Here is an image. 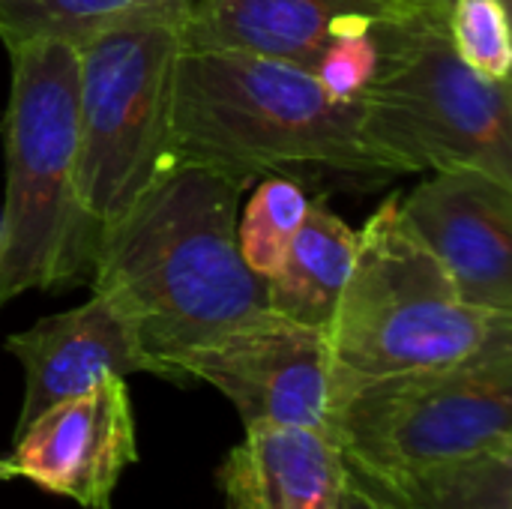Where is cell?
Wrapping results in <instances>:
<instances>
[{"instance_id":"cell-5","label":"cell","mask_w":512,"mask_h":509,"mask_svg":"<svg viewBox=\"0 0 512 509\" xmlns=\"http://www.w3.org/2000/svg\"><path fill=\"white\" fill-rule=\"evenodd\" d=\"M333 378L441 369L512 339V315L465 303L387 198L357 231V255L327 330Z\"/></svg>"},{"instance_id":"cell-7","label":"cell","mask_w":512,"mask_h":509,"mask_svg":"<svg viewBox=\"0 0 512 509\" xmlns=\"http://www.w3.org/2000/svg\"><path fill=\"white\" fill-rule=\"evenodd\" d=\"M177 24L102 33L78 54V189L96 234L174 165Z\"/></svg>"},{"instance_id":"cell-22","label":"cell","mask_w":512,"mask_h":509,"mask_svg":"<svg viewBox=\"0 0 512 509\" xmlns=\"http://www.w3.org/2000/svg\"><path fill=\"white\" fill-rule=\"evenodd\" d=\"M507 3H510V0H507Z\"/></svg>"},{"instance_id":"cell-4","label":"cell","mask_w":512,"mask_h":509,"mask_svg":"<svg viewBox=\"0 0 512 509\" xmlns=\"http://www.w3.org/2000/svg\"><path fill=\"white\" fill-rule=\"evenodd\" d=\"M375 33L381 60L360 93L366 150L393 177L474 168L512 186L510 81H489L456 54L447 6Z\"/></svg>"},{"instance_id":"cell-18","label":"cell","mask_w":512,"mask_h":509,"mask_svg":"<svg viewBox=\"0 0 512 509\" xmlns=\"http://www.w3.org/2000/svg\"><path fill=\"white\" fill-rule=\"evenodd\" d=\"M447 30L456 54L489 81H510V3L507 0H450Z\"/></svg>"},{"instance_id":"cell-10","label":"cell","mask_w":512,"mask_h":509,"mask_svg":"<svg viewBox=\"0 0 512 509\" xmlns=\"http://www.w3.org/2000/svg\"><path fill=\"white\" fill-rule=\"evenodd\" d=\"M138 459L126 378H105L63 399L12 435L9 465L48 495L87 509H111L114 489Z\"/></svg>"},{"instance_id":"cell-11","label":"cell","mask_w":512,"mask_h":509,"mask_svg":"<svg viewBox=\"0 0 512 509\" xmlns=\"http://www.w3.org/2000/svg\"><path fill=\"white\" fill-rule=\"evenodd\" d=\"M3 348L24 369V399L15 432L51 405L81 396L105 378L153 375L177 387L192 384L183 372L156 360L144 348L132 318L96 291L87 303L6 336Z\"/></svg>"},{"instance_id":"cell-2","label":"cell","mask_w":512,"mask_h":509,"mask_svg":"<svg viewBox=\"0 0 512 509\" xmlns=\"http://www.w3.org/2000/svg\"><path fill=\"white\" fill-rule=\"evenodd\" d=\"M174 162L255 180L315 165L366 183L393 177L360 138V99L339 102L291 63L183 48L174 75Z\"/></svg>"},{"instance_id":"cell-16","label":"cell","mask_w":512,"mask_h":509,"mask_svg":"<svg viewBox=\"0 0 512 509\" xmlns=\"http://www.w3.org/2000/svg\"><path fill=\"white\" fill-rule=\"evenodd\" d=\"M345 474L390 509H512V456H480L396 480Z\"/></svg>"},{"instance_id":"cell-15","label":"cell","mask_w":512,"mask_h":509,"mask_svg":"<svg viewBox=\"0 0 512 509\" xmlns=\"http://www.w3.org/2000/svg\"><path fill=\"white\" fill-rule=\"evenodd\" d=\"M192 9L195 0H0V42L6 51L33 42L81 48L123 27H183Z\"/></svg>"},{"instance_id":"cell-21","label":"cell","mask_w":512,"mask_h":509,"mask_svg":"<svg viewBox=\"0 0 512 509\" xmlns=\"http://www.w3.org/2000/svg\"><path fill=\"white\" fill-rule=\"evenodd\" d=\"M6 480H15V471L6 459H0V483H6Z\"/></svg>"},{"instance_id":"cell-13","label":"cell","mask_w":512,"mask_h":509,"mask_svg":"<svg viewBox=\"0 0 512 509\" xmlns=\"http://www.w3.org/2000/svg\"><path fill=\"white\" fill-rule=\"evenodd\" d=\"M225 509H342L345 462L330 435L300 426H243L219 465Z\"/></svg>"},{"instance_id":"cell-9","label":"cell","mask_w":512,"mask_h":509,"mask_svg":"<svg viewBox=\"0 0 512 509\" xmlns=\"http://www.w3.org/2000/svg\"><path fill=\"white\" fill-rule=\"evenodd\" d=\"M399 216L465 303L512 315L510 183L474 168L435 171L399 198Z\"/></svg>"},{"instance_id":"cell-14","label":"cell","mask_w":512,"mask_h":509,"mask_svg":"<svg viewBox=\"0 0 512 509\" xmlns=\"http://www.w3.org/2000/svg\"><path fill=\"white\" fill-rule=\"evenodd\" d=\"M357 255V231L339 219L327 201H309V213L273 279H267L270 312L330 330L339 297Z\"/></svg>"},{"instance_id":"cell-6","label":"cell","mask_w":512,"mask_h":509,"mask_svg":"<svg viewBox=\"0 0 512 509\" xmlns=\"http://www.w3.org/2000/svg\"><path fill=\"white\" fill-rule=\"evenodd\" d=\"M330 438L345 468L369 480L512 456V339L441 369L333 378Z\"/></svg>"},{"instance_id":"cell-8","label":"cell","mask_w":512,"mask_h":509,"mask_svg":"<svg viewBox=\"0 0 512 509\" xmlns=\"http://www.w3.org/2000/svg\"><path fill=\"white\" fill-rule=\"evenodd\" d=\"M189 381L216 387L243 426L273 423L330 435L333 354L324 330L264 312L177 357Z\"/></svg>"},{"instance_id":"cell-17","label":"cell","mask_w":512,"mask_h":509,"mask_svg":"<svg viewBox=\"0 0 512 509\" xmlns=\"http://www.w3.org/2000/svg\"><path fill=\"white\" fill-rule=\"evenodd\" d=\"M306 213L309 198L303 186L288 177H267L252 192L243 219H237V246L258 279L267 282L276 276Z\"/></svg>"},{"instance_id":"cell-12","label":"cell","mask_w":512,"mask_h":509,"mask_svg":"<svg viewBox=\"0 0 512 509\" xmlns=\"http://www.w3.org/2000/svg\"><path fill=\"white\" fill-rule=\"evenodd\" d=\"M435 6L450 0H195L180 33L183 48L258 54L312 72L333 39Z\"/></svg>"},{"instance_id":"cell-3","label":"cell","mask_w":512,"mask_h":509,"mask_svg":"<svg viewBox=\"0 0 512 509\" xmlns=\"http://www.w3.org/2000/svg\"><path fill=\"white\" fill-rule=\"evenodd\" d=\"M6 195L0 213V309L54 291L90 267L96 225L78 189V54L60 42L9 51L0 114Z\"/></svg>"},{"instance_id":"cell-20","label":"cell","mask_w":512,"mask_h":509,"mask_svg":"<svg viewBox=\"0 0 512 509\" xmlns=\"http://www.w3.org/2000/svg\"><path fill=\"white\" fill-rule=\"evenodd\" d=\"M348 477V474H345ZM342 509H390L384 501H378L375 495H369L360 483H354L348 477L345 483V498H342Z\"/></svg>"},{"instance_id":"cell-19","label":"cell","mask_w":512,"mask_h":509,"mask_svg":"<svg viewBox=\"0 0 512 509\" xmlns=\"http://www.w3.org/2000/svg\"><path fill=\"white\" fill-rule=\"evenodd\" d=\"M381 60V45L378 33H348L339 36L327 45V51L318 57L312 75L321 81V87L339 99V102H354L366 90V84L375 78Z\"/></svg>"},{"instance_id":"cell-1","label":"cell","mask_w":512,"mask_h":509,"mask_svg":"<svg viewBox=\"0 0 512 509\" xmlns=\"http://www.w3.org/2000/svg\"><path fill=\"white\" fill-rule=\"evenodd\" d=\"M246 189L237 174L174 162L120 222L96 234L93 291L114 300L144 348L177 372L180 354L270 312L267 282L237 246Z\"/></svg>"}]
</instances>
